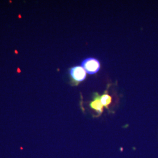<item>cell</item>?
<instances>
[{
  "label": "cell",
  "instance_id": "6da1fadb",
  "mask_svg": "<svg viewBox=\"0 0 158 158\" xmlns=\"http://www.w3.org/2000/svg\"><path fill=\"white\" fill-rule=\"evenodd\" d=\"M81 67L85 69L86 73L93 74L99 71L100 69V63L95 58L89 57L85 59L82 62Z\"/></svg>",
  "mask_w": 158,
  "mask_h": 158
},
{
  "label": "cell",
  "instance_id": "7a4b0ae2",
  "mask_svg": "<svg viewBox=\"0 0 158 158\" xmlns=\"http://www.w3.org/2000/svg\"><path fill=\"white\" fill-rule=\"evenodd\" d=\"M69 73L72 79L76 82H81L86 77V72L81 66H77L70 68Z\"/></svg>",
  "mask_w": 158,
  "mask_h": 158
},
{
  "label": "cell",
  "instance_id": "3957f363",
  "mask_svg": "<svg viewBox=\"0 0 158 158\" xmlns=\"http://www.w3.org/2000/svg\"><path fill=\"white\" fill-rule=\"evenodd\" d=\"M101 96H99L98 93H96L94 96V100L90 104V107L96 110L99 114H101L103 111V106L100 100Z\"/></svg>",
  "mask_w": 158,
  "mask_h": 158
},
{
  "label": "cell",
  "instance_id": "277c9868",
  "mask_svg": "<svg viewBox=\"0 0 158 158\" xmlns=\"http://www.w3.org/2000/svg\"><path fill=\"white\" fill-rule=\"evenodd\" d=\"M100 100H101L103 107H105L107 108L108 106L111 102L112 98H111V96H109L108 94L106 93L104 94H103L102 96H101Z\"/></svg>",
  "mask_w": 158,
  "mask_h": 158
}]
</instances>
